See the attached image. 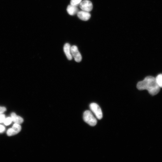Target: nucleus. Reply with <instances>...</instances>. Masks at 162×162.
<instances>
[{
    "label": "nucleus",
    "instance_id": "1",
    "mask_svg": "<svg viewBox=\"0 0 162 162\" xmlns=\"http://www.w3.org/2000/svg\"><path fill=\"white\" fill-rule=\"evenodd\" d=\"M137 87L139 90H147L150 95H157L160 90L155 78L151 76H147L143 80L138 82Z\"/></svg>",
    "mask_w": 162,
    "mask_h": 162
},
{
    "label": "nucleus",
    "instance_id": "2",
    "mask_svg": "<svg viewBox=\"0 0 162 162\" xmlns=\"http://www.w3.org/2000/svg\"><path fill=\"white\" fill-rule=\"evenodd\" d=\"M83 119L86 123L91 126H94L97 124V119L93 113L90 111L87 110L84 112Z\"/></svg>",
    "mask_w": 162,
    "mask_h": 162
},
{
    "label": "nucleus",
    "instance_id": "3",
    "mask_svg": "<svg viewBox=\"0 0 162 162\" xmlns=\"http://www.w3.org/2000/svg\"><path fill=\"white\" fill-rule=\"evenodd\" d=\"M90 107L97 118L99 120L101 119L103 117V114L100 106L95 103H93L90 104Z\"/></svg>",
    "mask_w": 162,
    "mask_h": 162
},
{
    "label": "nucleus",
    "instance_id": "4",
    "mask_svg": "<svg viewBox=\"0 0 162 162\" xmlns=\"http://www.w3.org/2000/svg\"><path fill=\"white\" fill-rule=\"evenodd\" d=\"M71 50L72 56L75 61L78 62H81L82 57L78 47L76 46H73L71 47Z\"/></svg>",
    "mask_w": 162,
    "mask_h": 162
},
{
    "label": "nucleus",
    "instance_id": "5",
    "mask_svg": "<svg viewBox=\"0 0 162 162\" xmlns=\"http://www.w3.org/2000/svg\"><path fill=\"white\" fill-rule=\"evenodd\" d=\"M79 5L82 10L89 12H90L93 8L92 2L88 0H85L82 1Z\"/></svg>",
    "mask_w": 162,
    "mask_h": 162
},
{
    "label": "nucleus",
    "instance_id": "6",
    "mask_svg": "<svg viewBox=\"0 0 162 162\" xmlns=\"http://www.w3.org/2000/svg\"><path fill=\"white\" fill-rule=\"evenodd\" d=\"M21 129V126L19 124L15 123L12 128L8 129L7 134L9 136L16 135L20 132Z\"/></svg>",
    "mask_w": 162,
    "mask_h": 162
},
{
    "label": "nucleus",
    "instance_id": "7",
    "mask_svg": "<svg viewBox=\"0 0 162 162\" xmlns=\"http://www.w3.org/2000/svg\"><path fill=\"white\" fill-rule=\"evenodd\" d=\"M78 17L81 20L83 21H87L90 18L91 15L89 12L84 11H79L77 13Z\"/></svg>",
    "mask_w": 162,
    "mask_h": 162
},
{
    "label": "nucleus",
    "instance_id": "8",
    "mask_svg": "<svg viewBox=\"0 0 162 162\" xmlns=\"http://www.w3.org/2000/svg\"><path fill=\"white\" fill-rule=\"evenodd\" d=\"M71 46L68 43L65 44L63 47L64 52L67 57V59L71 60L72 59L71 50Z\"/></svg>",
    "mask_w": 162,
    "mask_h": 162
},
{
    "label": "nucleus",
    "instance_id": "9",
    "mask_svg": "<svg viewBox=\"0 0 162 162\" xmlns=\"http://www.w3.org/2000/svg\"><path fill=\"white\" fill-rule=\"evenodd\" d=\"M67 12L71 15H74L77 14L78 11V9L77 6H72L71 5H69L67 8Z\"/></svg>",
    "mask_w": 162,
    "mask_h": 162
},
{
    "label": "nucleus",
    "instance_id": "10",
    "mask_svg": "<svg viewBox=\"0 0 162 162\" xmlns=\"http://www.w3.org/2000/svg\"><path fill=\"white\" fill-rule=\"evenodd\" d=\"M13 121L15 123L20 124L24 122L23 119L20 116H17L15 113H12L11 114Z\"/></svg>",
    "mask_w": 162,
    "mask_h": 162
},
{
    "label": "nucleus",
    "instance_id": "11",
    "mask_svg": "<svg viewBox=\"0 0 162 162\" xmlns=\"http://www.w3.org/2000/svg\"><path fill=\"white\" fill-rule=\"evenodd\" d=\"M155 79L157 84L159 88H162V74H158Z\"/></svg>",
    "mask_w": 162,
    "mask_h": 162
},
{
    "label": "nucleus",
    "instance_id": "12",
    "mask_svg": "<svg viewBox=\"0 0 162 162\" xmlns=\"http://www.w3.org/2000/svg\"><path fill=\"white\" fill-rule=\"evenodd\" d=\"M82 1V0H71L70 4L72 6H77L80 4Z\"/></svg>",
    "mask_w": 162,
    "mask_h": 162
},
{
    "label": "nucleus",
    "instance_id": "13",
    "mask_svg": "<svg viewBox=\"0 0 162 162\" xmlns=\"http://www.w3.org/2000/svg\"><path fill=\"white\" fill-rule=\"evenodd\" d=\"M13 120L11 117H8L5 118L4 123L6 126H8L12 123Z\"/></svg>",
    "mask_w": 162,
    "mask_h": 162
},
{
    "label": "nucleus",
    "instance_id": "14",
    "mask_svg": "<svg viewBox=\"0 0 162 162\" xmlns=\"http://www.w3.org/2000/svg\"><path fill=\"white\" fill-rule=\"evenodd\" d=\"M5 118V115L4 114H0V123H4Z\"/></svg>",
    "mask_w": 162,
    "mask_h": 162
},
{
    "label": "nucleus",
    "instance_id": "15",
    "mask_svg": "<svg viewBox=\"0 0 162 162\" xmlns=\"http://www.w3.org/2000/svg\"><path fill=\"white\" fill-rule=\"evenodd\" d=\"M6 110V109L5 107L0 106V114H3Z\"/></svg>",
    "mask_w": 162,
    "mask_h": 162
},
{
    "label": "nucleus",
    "instance_id": "16",
    "mask_svg": "<svg viewBox=\"0 0 162 162\" xmlns=\"http://www.w3.org/2000/svg\"><path fill=\"white\" fill-rule=\"evenodd\" d=\"M5 130V127L3 125H0V133H3Z\"/></svg>",
    "mask_w": 162,
    "mask_h": 162
}]
</instances>
